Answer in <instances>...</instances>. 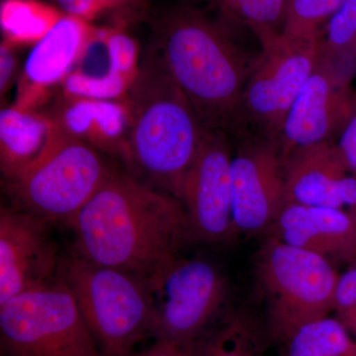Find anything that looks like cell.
Returning <instances> with one entry per match:
<instances>
[{
  "instance_id": "7c38bea8",
  "label": "cell",
  "mask_w": 356,
  "mask_h": 356,
  "mask_svg": "<svg viewBox=\"0 0 356 356\" xmlns=\"http://www.w3.org/2000/svg\"><path fill=\"white\" fill-rule=\"evenodd\" d=\"M353 72L318 48L317 62L300 91L281 130L278 145L283 161L299 147L339 136L355 91Z\"/></svg>"
},
{
  "instance_id": "603a6c76",
  "label": "cell",
  "mask_w": 356,
  "mask_h": 356,
  "mask_svg": "<svg viewBox=\"0 0 356 356\" xmlns=\"http://www.w3.org/2000/svg\"><path fill=\"white\" fill-rule=\"evenodd\" d=\"M289 0H215L222 13L248 26L282 29Z\"/></svg>"
},
{
  "instance_id": "f546056e",
  "label": "cell",
  "mask_w": 356,
  "mask_h": 356,
  "mask_svg": "<svg viewBox=\"0 0 356 356\" xmlns=\"http://www.w3.org/2000/svg\"><path fill=\"white\" fill-rule=\"evenodd\" d=\"M15 69V58L13 51L6 44H2L0 49V92L1 95L6 92L9 83L13 79Z\"/></svg>"
},
{
  "instance_id": "484cf974",
  "label": "cell",
  "mask_w": 356,
  "mask_h": 356,
  "mask_svg": "<svg viewBox=\"0 0 356 356\" xmlns=\"http://www.w3.org/2000/svg\"><path fill=\"white\" fill-rule=\"evenodd\" d=\"M136 1L137 0H51L65 15L86 22L102 13L132 6Z\"/></svg>"
},
{
  "instance_id": "52a82bcc",
  "label": "cell",
  "mask_w": 356,
  "mask_h": 356,
  "mask_svg": "<svg viewBox=\"0 0 356 356\" xmlns=\"http://www.w3.org/2000/svg\"><path fill=\"white\" fill-rule=\"evenodd\" d=\"M0 341L1 356H104L58 276L0 306Z\"/></svg>"
},
{
  "instance_id": "7a4b0ae2",
  "label": "cell",
  "mask_w": 356,
  "mask_h": 356,
  "mask_svg": "<svg viewBox=\"0 0 356 356\" xmlns=\"http://www.w3.org/2000/svg\"><path fill=\"white\" fill-rule=\"evenodd\" d=\"M156 30V53L204 127L234 137L248 129L243 93L257 55L250 56L225 26L191 7L168 11Z\"/></svg>"
},
{
  "instance_id": "ac0fdd59",
  "label": "cell",
  "mask_w": 356,
  "mask_h": 356,
  "mask_svg": "<svg viewBox=\"0 0 356 356\" xmlns=\"http://www.w3.org/2000/svg\"><path fill=\"white\" fill-rule=\"evenodd\" d=\"M286 356H356V339L337 318L314 321L284 343Z\"/></svg>"
},
{
  "instance_id": "5bb4252c",
  "label": "cell",
  "mask_w": 356,
  "mask_h": 356,
  "mask_svg": "<svg viewBox=\"0 0 356 356\" xmlns=\"http://www.w3.org/2000/svg\"><path fill=\"white\" fill-rule=\"evenodd\" d=\"M287 203L343 209L356 204V175L334 140L299 147L283 161Z\"/></svg>"
},
{
  "instance_id": "9c48e42d",
  "label": "cell",
  "mask_w": 356,
  "mask_h": 356,
  "mask_svg": "<svg viewBox=\"0 0 356 356\" xmlns=\"http://www.w3.org/2000/svg\"><path fill=\"white\" fill-rule=\"evenodd\" d=\"M261 51L243 93L247 127L280 139L293 103L311 76L318 54L316 44H296L280 30L252 26Z\"/></svg>"
},
{
  "instance_id": "5b68a950",
  "label": "cell",
  "mask_w": 356,
  "mask_h": 356,
  "mask_svg": "<svg viewBox=\"0 0 356 356\" xmlns=\"http://www.w3.org/2000/svg\"><path fill=\"white\" fill-rule=\"evenodd\" d=\"M70 288L104 356H132L149 336L151 295L146 280L79 255L60 261L58 273Z\"/></svg>"
},
{
  "instance_id": "277c9868",
  "label": "cell",
  "mask_w": 356,
  "mask_h": 356,
  "mask_svg": "<svg viewBox=\"0 0 356 356\" xmlns=\"http://www.w3.org/2000/svg\"><path fill=\"white\" fill-rule=\"evenodd\" d=\"M111 170L95 147L62 125H53L40 158L7 180V189L17 209L70 226Z\"/></svg>"
},
{
  "instance_id": "9a60e30c",
  "label": "cell",
  "mask_w": 356,
  "mask_h": 356,
  "mask_svg": "<svg viewBox=\"0 0 356 356\" xmlns=\"http://www.w3.org/2000/svg\"><path fill=\"white\" fill-rule=\"evenodd\" d=\"M266 235L331 261H356V228L348 210L287 203Z\"/></svg>"
},
{
  "instance_id": "44dd1931",
  "label": "cell",
  "mask_w": 356,
  "mask_h": 356,
  "mask_svg": "<svg viewBox=\"0 0 356 356\" xmlns=\"http://www.w3.org/2000/svg\"><path fill=\"white\" fill-rule=\"evenodd\" d=\"M60 18L54 9L30 0H6L2 4L1 23L4 30L19 38L44 36Z\"/></svg>"
},
{
  "instance_id": "ffe728a7",
  "label": "cell",
  "mask_w": 356,
  "mask_h": 356,
  "mask_svg": "<svg viewBox=\"0 0 356 356\" xmlns=\"http://www.w3.org/2000/svg\"><path fill=\"white\" fill-rule=\"evenodd\" d=\"M318 48L356 76V0H348L323 28Z\"/></svg>"
},
{
  "instance_id": "cb8c5ba5",
  "label": "cell",
  "mask_w": 356,
  "mask_h": 356,
  "mask_svg": "<svg viewBox=\"0 0 356 356\" xmlns=\"http://www.w3.org/2000/svg\"><path fill=\"white\" fill-rule=\"evenodd\" d=\"M334 312L337 318L356 339V261L348 266V270L339 276Z\"/></svg>"
},
{
  "instance_id": "6da1fadb",
  "label": "cell",
  "mask_w": 356,
  "mask_h": 356,
  "mask_svg": "<svg viewBox=\"0 0 356 356\" xmlns=\"http://www.w3.org/2000/svg\"><path fill=\"white\" fill-rule=\"evenodd\" d=\"M70 227L76 255L144 280L180 257L192 240L177 197L113 168Z\"/></svg>"
},
{
  "instance_id": "d6986e66",
  "label": "cell",
  "mask_w": 356,
  "mask_h": 356,
  "mask_svg": "<svg viewBox=\"0 0 356 356\" xmlns=\"http://www.w3.org/2000/svg\"><path fill=\"white\" fill-rule=\"evenodd\" d=\"M348 0H289L282 29L296 44H316L321 32Z\"/></svg>"
},
{
  "instance_id": "f1b7e54d",
  "label": "cell",
  "mask_w": 356,
  "mask_h": 356,
  "mask_svg": "<svg viewBox=\"0 0 356 356\" xmlns=\"http://www.w3.org/2000/svg\"><path fill=\"white\" fill-rule=\"evenodd\" d=\"M136 356H197L196 344L194 343H177V341L154 339L153 346Z\"/></svg>"
},
{
  "instance_id": "83f0119b",
  "label": "cell",
  "mask_w": 356,
  "mask_h": 356,
  "mask_svg": "<svg viewBox=\"0 0 356 356\" xmlns=\"http://www.w3.org/2000/svg\"><path fill=\"white\" fill-rule=\"evenodd\" d=\"M109 53L111 58V72L121 74L130 72L133 65L135 44L126 35L113 34L109 38Z\"/></svg>"
},
{
  "instance_id": "e0dca14e",
  "label": "cell",
  "mask_w": 356,
  "mask_h": 356,
  "mask_svg": "<svg viewBox=\"0 0 356 356\" xmlns=\"http://www.w3.org/2000/svg\"><path fill=\"white\" fill-rule=\"evenodd\" d=\"M48 122L19 110H2L0 115L1 170L6 180L14 179L43 153L50 138Z\"/></svg>"
},
{
  "instance_id": "4fadbf2b",
  "label": "cell",
  "mask_w": 356,
  "mask_h": 356,
  "mask_svg": "<svg viewBox=\"0 0 356 356\" xmlns=\"http://www.w3.org/2000/svg\"><path fill=\"white\" fill-rule=\"evenodd\" d=\"M51 222L25 211H0V306L58 277L60 261Z\"/></svg>"
},
{
  "instance_id": "2e32d148",
  "label": "cell",
  "mask_w": 356,
  "mask_h": 356,
  "mask_svg": "<svg viewBox=\"0 0 356 356\" xmlns=\"http://www.w3.org/2000/svg\"><path fill=\"white\" fill-rule=\"evenodd\" d=\"M90 28L72 16L60 18L32 51L26 74L35 83L49 84L64 76L81 53Z\"/></svg>"
},
{
  "instance_id": "ba28073f",
  "label": "cell",
  "mask_w": 356,
  "mask_h": 356,
  "mask_svg": "<svg viewBox=\"0 0 356 356\" xmlns=\"http://www.w3.org/2000/svg\"><path fill=\"white\" fill-rule=\"evenodd\" d=\"M145 280L154 339L194 343L219 315L228 295L225 276L203 259L178 257Z\"/></svg>"
},
{
  "instance_id": "d4e9b609",
  "label": "cell",
  "mask_w": 356,
  "mask_h": 356,
  "mask_svg": "<svg viewBox=\"0 0 356 356\" xmlns=\"http://www.w3.org/2000/svg\"><path fill=\"white\" fill-rule=\"evenodd\" d=\"M125 84L124 76L111 72L100 79L74 76L67 81L65 86L70 92L76 95L92 96V97H111L119 95Z\"/></svg>"
},
{
  "instance_id": "7402d4cb",
  "label": "cell",
  "mask_w": 356,
  "mask_h": 356,
  "mask_svg": "<svg viewBox=\"0 0 356 356\" xmlns=\"http://www.w3.org/2000/svg\"><path fill=\"white\" fill-rule=\"evenodd\" d=\"M197 356H261V346L247 320L231 318L209 337Z\"/></svg>"
},
{
  "instance_id": "8992f818",
  "label": "cell",
  "mask_w": 356,
  "mask_h": 356,
  "mask_svg": "<svg viewBox=\"0 0 356 356\" xmlns=\"http://www.w3.org/2000/svg\"><path fill=\"white\" fill-rule=\"evenodd\" d=\"M271 334L285 343L297 330L334 312L339 276L322 255L267 236L255 259Z\"/></svg>"
},
{
  "instance_id": "8fae6325",
  "label": "cell",
  "mask_w": 356,
  "mask_h": 356,
  "mask_svg": "<svg viewBox=\"0 0 356 356\" xmlns=\"http://www.w3.org/2000/svg\"><path fill=\"white\" fill-rule=\"evenodd\" d=\"M229 137L222 131L206 129L180 185L177 199L186 211L192 240L224 243L238 234L233 219Z\"/></svg>"
},
{
  "instance_id": "4dcf8cb0",
  "label": "cell",
  "mask_w": 356,
  "mask_h": 356,
  "mask_svg": "<svg viewBox=\"0 0 356 356\" xmlns=\"http://www.w3.org/2000/svg\"><path fill=\"white\" fill-rule=\"evenodd\" d=\"M348 211L350 216L353 217V221H355L356 228V204L355 205L351 206L350 208H348Z\"/></svg>"
},
{
  "instance_id": "30bf717a",
  "label": "cell",
  "mask_w": 356,
  "mask_h": 356,
  "mask_svg": "<svg viewBox=\"0 0 356 356\" xmlns=\"http://www.w3.org/2000/svg\"><path fill=\"white\" fill-rule=\"evenodd\" d=\"M231 163L236 233L267 234L287 204L284 163L278 140L252 129L236 136Z\"/></svg>"
},
{
  "instance_id": "4316f807",
  "label": "cell",
  "mask_w": 356,
  "mask_h": 356,
  "mask_svg": "<svg viewBox=\"0 0 356 356\" xmlns=\"http://www.w3.org/2000/svg\"><path fill=\"white\" fill-rule=\"evenodd\" d=\"M337 145L346 165L356 175V91L351 102L350 113L339 134Z\"/></svg>"
},
{
  "instance_id": "3957f363",
  "label": "cell",
  "mask_w": 356,
  "mask_h": 356,
  "mask_svg": "<svg viewBox=\"0 0 356 356\" xmlns=\"http://www.w3.org/2000/svg\"><path fill=\"white\" fill-rule=\"evenodd\" d=\"M128 97V163L177 198L206 128L156 51L143 60Z\"/></svg>"
}]
</instances>
